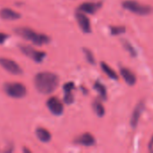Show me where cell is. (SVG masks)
Returning <instances> with one entry per match:
<instances>
[{
  "mask_svg": "<svg viewBox=\"0 0 153 153\" xmlns=\"http://www.w3.org/2000/svg\"><path fill=\"white\" fill-rule=\"evenodd\" d=\"M64 101L66 104H71L73 103L74 101V97L73 95L71 94V91L69 92H65V95H64Z\"/></svg>",
  "mask_w": 153,
  "mask_h": 153,
  "instance_id": "cell-21",
  "label": "cell"
},
{
  "mask_svg": "<svg viewBox=\"0 0 153 153\" xmlns=\"http://www.w3.org/2000/svg\"><path fill=\"white\" fill-rule=\"evenodd\" d=\"M101 68H102V70L106 73V74L109 77V78H111V79H113V80H118V75H117V74L106 64V63H105V62H102L101 63Z\"/></svg>",
  "mask_w": 153,
  "mask_h": 153,
  "instance_id": "cell-15",
  "label": "cell"
},
{
  "mask_svg": "<svg viewBox=\"0 0 153 153\" xmlns=\"http://www.w3.org/2000/svg\"><path fill=\"white\" fill-rule=\"evenodd\" d=\"M101 6V4H96V3H84L79 6V11L82 13L93 14L95 13Z\"/></svg>",
  "mask_w": 153,
  "mask_h": 153,
  "instance_id": "cell-13",
  "label": "cell"
},
{
  "mask_svg": "<svg viewBox=\"0 0 153 153\" xmlns=\"http://www.w3.org/2000/svg\"><path fill=\"white\" fill-rule=\"evenodd\" d=\"M120 73H121V75L122 77L124 78V80L125 81V82L128 84V85H134L135 82H136V76L135 74L128 68H125V67H121L120 68Z\"/></svg>",
  "mask_w": 153,
  "mask_h": 153,
  "instance_id": "cell-11",
  "label": "cell"
},
{
  "mask_svg": "<svg viewBox=\"0 0 153 153\" xmlns=\"http://www.w3.org/2000/svg\"><path fill=\"white\" fill-rule=\"evenodd\" d=\"M8 39V35L3 32H0V44H3Z\"/></svg>",
  "mask_w": 153,
  "mask_h": 153,
  "instance_id": "cell-23",
  "label": "cell"
},
{
  "mask_svg": "<svg viewBox=\"0 0 153 153\" xmlns=\"http://www.w3.org/2000/svg\"><path fill=\"white\" fill-rule=\"evenodd\" d=\"M83 52H84V55L86 56L87 61L91 65H95L96 64V59H95V56H94L93 53L88 48H83Z\"/></svg>",
  "mask_w": 153,
  "mask_h": 153,
  "instance_id": "cell-19",
  "label": "cell"
},
{
  "mask_svg": "<svg viewBox=\"0 0 153 153\" xmlns=\"http://www.w3.org/2000/svg\"><path fill=\"white\" fill-rule=\"evenodd\" d=\"M152 145H153V137L151 138V143H150V144H149V148H150V152H153L152 150Z\"/></svg>",
  "mask_w": 153,
  "mask_h": 153,
  "instance_id": "cell-24",
  "label": "cell"
},
{
  "mask_svg": "<svg viewBox=\"0 0 153 153\" xmlns=\"http://www.w3.org/2000/svg\"><path fill=\"white\" fill-rule=\"evenodd\" d=\"M47 107L49 110L55 116H60L63 114L64 106L61 101L55 97H50L47 100Z\"/></svg>",
  "mask_w": 153,
  "mask_h": 153,
  "instance_id": "cell-7",
  "label": "cell"
},
{
  "mask_svg": "<svg viewBox=\"0 0 153 153\" xmlns=\"http://www.w3.org/2000/svg\"><path fill=\"white\" fill-rule=\"evenodd\" d=\"M20 49L22 51V53L25 56H27L28 57L32 58L33 61L37 62V63H41L43 61V59L46 56L45 52H41V51H38L36 49H34L33 48L30 47V46H20Z\"/></svg>",
  "mask_w": 153,
  "mask_h": 153,
  "instance_id": "cell-5",
  "label": "cell"
},
{
  "mask_svg": "<svg viewBox=\"0 0 153 153\" xmlns=\"http://www.w3.org/2000/svg\"><path fill=\"white\" fill-rule=\"evenodd\" d=\"M122 44H123L124 48L130 53V55H131L133 57H134V56H137V52H136L135 48H133V46L128 40H126V39H122Z\"/></svg>",
  "mask_w": 153,
  "mask_h": 153,
  "instance_id": "cell-18",
  "label": "cell"
},
{
  "mask_svg": "<svg viewBox=\"0 0 153 153\" xmlns=\"http://www.w3.org/2000/svg\"><path fill=\"white\" fill-rule=\"evenodd\" d=\"M144 102L143 101H140L137 106L135 107V108L133 109V115H132V118H131V126L133 128H135L139 123V120H140V117H141V115L142 114L143 110H144Z\"/></svg>",
  "mask_w": 153,
  "mask_h": 153,
  "instance_id": "cell-9",
  "label": "cell"
},
{
  "mask_svg": "<svg viewBox=\"0 0 153 153\" xmlns=\"http://www.w3.org/2000/svg\"><path fill=\"white\" fill-rule=\"evenodd\" d=\"M59 77L50 72H41L34 77L35 89L41 94L52 93L59 85Z\"/></svg>",
  "mask_w": 153,
  "mask_h": 153,
  "instance_id": "cell-1",
  "label": "cell"
},
{
  "mask_svg": "<svg viewBox=\"0 0 153 153\" xmlns=\"http://www.w3.org/2000/svg\"><path fill=\"white\" fill-rule=\"evenodd\" d=\"M0 16L1 18L5 19V20H8V21H14V20H17L21 18V14L10 8H3L0 11Z\"/></svg>",
  "mask_w": 153,
  "mask_h": 153,
  "instance_id": "cell-12",
  "label": "cell"
},
{
  "mask_svg": "<svg viewBox=\"0 0 153 153\" xmlns=\"http://www.w3.org/2000/svg\"><path fill=\"white\" fill-rule=\"evenodd\" d=\"M4 90L9 97L14 98V99H21V98L24 97L26 94L25 86L19 82L5 83Z\"/></svg>",
  "mask_w": 153,
  "mask_h": 153,
  "instance_id": "cell-4",
  "label": "cell"
},
{
  "mask_svg": "<svg viewBox=\"0 0 153 153\" xmlns=\"http://www.w3.org/2000/svg\"><path fill=\"white\" fill-rule=\"evenodd\" d=\"M123 6L126 10L134 13L139 15H147L151 13L153 11L152 7L146 4H142L134 0H125L123 2Z\"/></svg>",
  "mask_w": 153,
  "mask_h": 153,
  "instance_id": "cell-3",
  "label": "cell"
},
{
  "mask_svg": "<svg viewBox=\"0 0 153 153\" xmlns=\"http://www.w3.org/2000/svg\"><path fill=\"white\" fill-rule=\"evenodd\" d=\"M94 88L95 90L99 93V95L101 96V98L103 100H106L107 97V92H106V88L105 87V85H103L101 82H96L94 84Z\"/></svg>",
  "mask_w": 153,
  "mask_h": 153,
  "instance_id": "cell-17",
  "label": "cell"
},
{
  "mask_svg": "<svg viewBox=\"0 0 153 153\" xmlns=\"http://www.w3.org/2000/svg\"><path fill=\"white\" fill-rule=\"evenodd\" d=\"M76 19H77V22H78L80 29L83 30V32H85V33H90L91 32L90 21L82 12H78L76 13Z\"/></svg>",
  "mask_w": 153,
  "mask_h": 153,
  "instance_id": "cell-8",
  "label": "cell"
},
{
  "mask_svg": "<svg viewBox=\"0 0 153 153\" xmlns=\"http://www.w3.org/2000/svg\"><path fill=\"white\" fill-rule=\"evenodd\" d=\"M14 31L21 36L22 38L25 39L26 40H29L32 42L35 45L41 46L43 44H47L50 42V39L45 34L41 33H37L34 30H32L30 28H25V27H20L14 30Z\"/></svg>",
  "mask_w": 153,
  "mask_h": 153,
  "instance_id": "cell-2",
  "label": "cell"
},
{
  "mask_svg": "<svg viewBox=\"0 0 153 153\" xmlns=\"http://www.w3.org/2000/svg\"><path fill=\"white\" fill-rule=\"evenodd\" d=\"M35 134H36V136L38 137V139L42 143H48L51 139V135H50V132L45 128H42V127L37 128L35 131Z\"/></svg>",
  "mask_w": 153,
  "mask_h": 153,
  "instance_id": "cell-14",
  "label": "cell"
},
{
  "mask_svg": "<svg viewBox=\"0 0 153 153\" xmlns=\"http://www.w3.org/2000/svg\"><path fill=\"white\" fill-rule=\"evenodd\" d=\"M125 27L124 26H112L110 27V31L112 35H120L125 32Z\"/></svg>",
  "mask_w": 153,
  "mask_h": 153,
  "instance_id": "cell-20",
  "label": "cell"
},
{
  "mask_svg": "<svg viewBox=\"0 0 153 153\" xmlns=\"http://www.w3.org/2000/svg\"><path fill=\"white\" fill-rule=\"evenodd\" d=\"M0 65L5 71L11 73L13 74H15V75L21 74L23 73V70L21 69L20 65L17 63H15L14 61H13L11 59H8V58L1 57L0 58Z\"/></svg>",
  "mask_w": 153,
  "mask_h": 153,
  "instance_id": "cell-6",
  "label": "cell"
},
{
  "mask_svg": "<svg viewBox=\"0 0 153 153\" xmlns=\"http://www.w3.org/2000/svg\"><path fill=\"white\" fill-rule=\"evenodd\" d=\"M93 108H94V111L96 112V114L99 117H102L105 116V113H106V110H105V108L103 106V104L98 101V100H95L94 103H93Z\"/></svg>",
  "mask_w": 153,
  "mask_h": 153,
  "instance_id": "cell-16",
  "label": "cell"
},
{
  "mask_svg": "<svg viewBox=\"0 0 153 153\" xmlns=\"http://www.w3.org/2000/svg\"><path fill=\"white\" fill-rule=\"evenodd\" d=\"M75 143H78V144L86 146V147H90V146H93L96 143V140H95V137L91 134L85 133L82 135L78 136L75 140Z\"/></svg>",
  "mask_w": 153,
  "mask_h": 153,
  "instance_id": "cell-10",
  "label": "cell"
},
{
  "mask_svg": "<svg viewBox=\"0 0 153 153\" xmlns=\"http://www.w3.org/2000/svg\"><path fill=\"white\" fill-rule=\"evenodd\" d=\"M73 88H74V83L72 82H69L64 84V86H63L64 92H69L73 90Z\"/></svg>",
  "mask_w": 153,
  "mask_h": 153,
  "instance_id": "cell-22",
  "label": "cell"
}]
</instances>
